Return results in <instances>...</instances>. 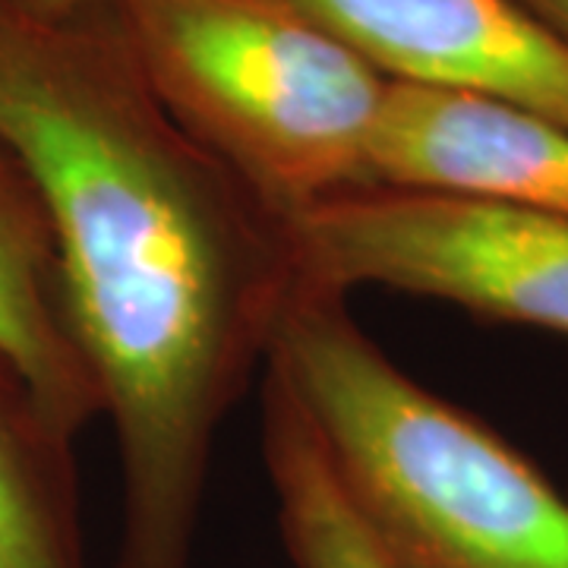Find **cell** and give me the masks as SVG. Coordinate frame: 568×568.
<instances>
[{"label":"cell","mask_w":568,"mask_h":568,"mask_svg":"<svg viewBox=\"0 0 568 568\" xmlns=\"http://www.w3.org/2000/svg\"><path fill=\"white\" fill-rule=\"evenodd\" d=\"M73 443L0 354V568H85Z\"/></svg>","instance_id":"8"},{"label":"cell","mask_w":568,"mask_h":568,"mask_svg":"<svg viewBox=\"0 0 568 568\" xmlns=\"http://www.w3.org/2000/svg\"><path fill=\"white\" fill-rule=\"evenodd\" d=\"M168 114L294 219L373 186L392 82L291 0H108Z\"/></svg>","instance_id":"3"},{"label":"cell","mask_w":568,"mask_h":568,"mask_svg":"<svg viewBox=\"0 0 568 568\" xmlns=\"http://www.w3.org/2000/svg\"><path fill=\"white\" fill-rule=\"evenodd\" d=\"M301 282L386 287L568 338V219L417 186H364L287 219Z\"/></svg>","instance_id":"4"},{"label":"cell","mask_w":568,"mask_h":568,"mask_svg":"<svg viewBox=\"0 0 568 568\" xmlns=\"http://www.w3.org/2000/svg\"><path fill=\"white\" fill-rule=\"evenodd\" d=\"M388 82L515 104L568 126V41L518 0H291Z\"/></svg>","instance_id":"5"},{"label":"cell","mask_w":568,"mask_h":568,"mask_svg":"<svg viewBox=\"0 0 568 568\" xmlns=\"http://www.w3.org/2000/svg\"><path fill=\"white\" fill-rule=\"evenodd\" d=\"M0 354L48 414L80 436L102 420V388L80 342L51 219L22 159L0 140Z\"/></svg>","instance_id":"7"},{"label":"cell","mask_w":568,"mask_h":568,"mask_svg":"<svg viewBox=\"0 0 568 568\" xmlns=\"http://www.w3.org/2000/svg\"><path fill=\"white\" fill-rule=\"evenodd\" d=\"M263 462L284 552L294 568H398L373 540L291 388L265 366Z\"/></svg>","instance_id":"9"},{"label":"cell","mask_w":568,"mask_h":568,"mask_svg":"<svg viewBox=\"0 0 568 568\" xmlns=\"http://www.w3.org/2000/svg\"><path fill=\"white\" fill-rule=\"evenodd\" d=\"M537 20L568 41V0H518Z\"/></svg>","instance_id":"10"},{"label":"cell","mask_w":568,"mask_h":568,"mask_svg":"<svg viewBox=\"0 0 568 568\" xmlns=\"http://www.w3.org/2000/svg\"><path fill=\"white\" fill-rule=\"evenodd\" d=\"M265 366L291 388L347 503L398 568H568V496L420 386L354 320L297 282Z\"/></svg>","instance_id":"2"},{"label":"cell","mask_w":568,"mask_h":568,"mask_svg":"<svg viewBox=\"0 0 568 568\" xmlns=\"http://www.w3.org/2000/svg\"><path fill=\"white\" fill-rule=\"evenodd\" d=\"M0 140L114 429V568H196L219 436L301 282L287 219L168 114L108 0H0Z\"/></svg>","instance_id":"1"},{"label":"cell","mask_w":568,"mask_h":568,"mask_svg":"<svg viewBox=\"0 0 568 568\" xmlns=\"http://www.w3.org/2000/svg\"><path fill=\"white\" fill-rule=\"evenodd\" d=\"M446 190L568 219V126L480 95L392 82L373 186Z\"/></svg>","instance_id":"6"}]
</instances>
